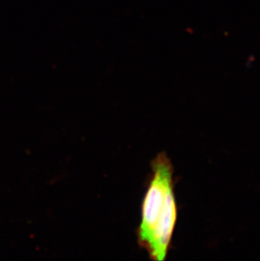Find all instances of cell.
Here are the masks:
<instances>
[{"instance_id":"1","label":"cell","mask_w":260,"mask_h":261,"mask_svg":"<svg viewBox=\"0 0 260 261\" xmlns=\"http://www.w3.org/2000/svg\"><path fill=\"white\" fill-rule=\"evenodd\" d=\"M151 177L143 199L138 244L150 259H167L177 221L174 194V168L165 152L151 162Z\"/></svg>"}]
</instances>
